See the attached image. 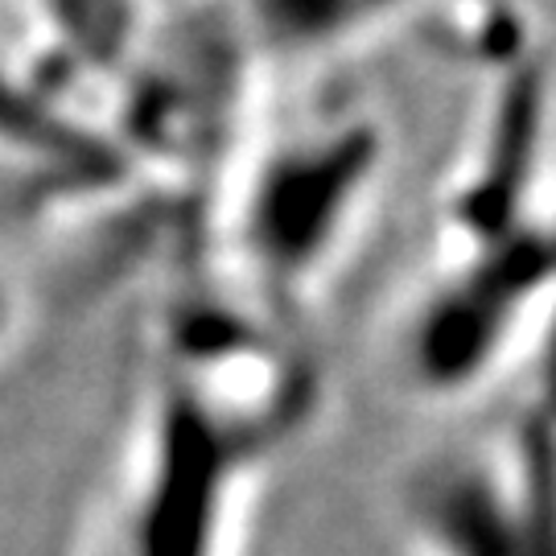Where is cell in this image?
Returning a JSON list of instances; mask_svg holds the SVG:
<instances>
[{"label":"cell","mask_w":556,"mask_h":556,"mask_svg":"<svg viewBox=\"0 0 556 556\" xmlns=\"http://www.w3.org/2000/svg\"><path fill=\"white\" fill-rule=\"evenodd\" d=\"M298 330L186 273L157 305L119 486L91 556H236L268 470L318 413Z\"/></svg>","instance_id":"cell-1"},{"label":"cell","mask_w":556,"mask_h":556,"mask_svg":"<svg viewBox=\"0 0 556 556\" xmlns=\"http://www.w3.org/2000/svg\"><path fill=\"white\" fill-rule=\"evenodd\" d=\"M388 144L376 112L355 103L305 108L285 119L252 116L199 273L301 334L363 231Z\"/></svg>","instance_id":"cell-2"},{"label":"cell","mask_w":556,"mask_h":556,"mask_svg":"<svg viewBox=\"0 0 556 556\" xmlns=\"http://www.w3.org/2000/svg\"><path fill=\"white\" fill-rule=\"evenodd\" d=\"M396 540L404 556H556V318L519 396L400 478Z\"/></svg>","instance_id":"cell-3"},{"label":"cell","mask_w":556,"mask_h":556,"mask_svg":"<svg viewBox=\"0 0 556 556\" xmlns=\"http://www.w3.org/2000/svg\"><path fill=\"white\" fill-rule=\"evenodd\" d=\"M433 0H227L248 50L260 59H321L371 29L420 13Z\"/></svg>","instance_id":"cell-4"},{"label":"cell","mask_w":556,"mask_h":556,"mask_svg":"<svg viewBox=\"0 0 556 556\" xmlns=\"http://www.w3.org/2000/svg\"><path fill=\"white\" fill-rule=\"evenodd\" d=\"M21 46L71 62H116L153 21L157 0H13Z\"/></svg>","instance_id":"cell-5"},{"label":"cell","mask_w":556,"mask_h":556,"mask_svg":"<svg viewBox=\"0 0 556 556\" xmlns=\"http://www.w3.org/2000/svg\"><path fill=\"white\" fill-rule=\"evenodd\" d=\"M17 330H21V289L17 280L4 273V264H0V355L13 346Z\"/></svg>","instance_id":"cell-6"}]
</instances>
